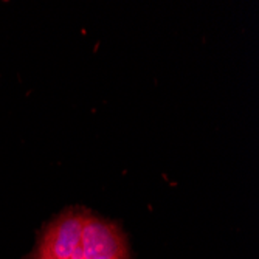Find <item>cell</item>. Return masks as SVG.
Returning <instances> with one entry per match:
<instances>
[{"label": "cell", "mask_w": 259, "mask_h": 259, "mask_svg": "<svg viewBox=\"0 0 259 259\" xmlns=\"http://www.w3.org/2000/svg\"><path fill=\"white\" fill-rule=\"evenodd\" d=\"M82 221L84 213L79 211L59 216L44 233L34 259H84Z\"/></svg>", "instance_id": "6da1fadb"}, {"label": "cell", "mask_w": 259, "mask_h": 259, "mask_svg": "<svg viewBox=\"0 0 259 259\" xmlns=\"http://www.w3.org/2000/svg\"><path fill=\"white\" fill-rule=\"evenodd\" d=\"M81 245L84 259H127L123 231L97 216L84 214Z\"/></svg>", "instance_id": "7a4b0ae2"}]
</instances>
